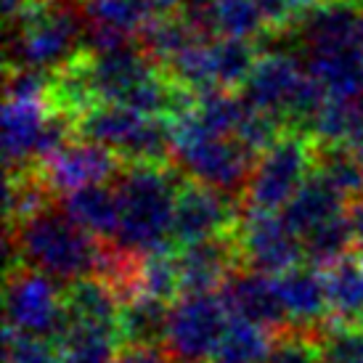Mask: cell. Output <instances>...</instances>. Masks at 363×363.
<instances>
[{
    "instance_id": "cell-1",
    "label": "cell",
    "mask_w": 363,
    "mask_h": 363,
    "mask_svg": "<svg viewBox=\"0 0 363 363\" xmlns=\"http://www.w3.org/2000/svg\"><path fill=\"white\" fill-rule=\"evenodd\" d=\"M9 242L16 244V250L9 244V268L27 265L59 284L96 276L104 255L101 239L91 236L53 202L9 225Z\"/></svg>"
},
{
    "instance_id": "cell-2",
    "label": "cell",
    "mask_w": 363,
    "mask_h": 363,
    "mask_svg": "<svg viewBox=\"0 0 363 363\" xmlns=\"http://www.w3.org/2000/svg\"><path fill=\"white\" fill-rule=\"evenodd\" d=\"M183 172L175 164H125L114 178L120 202V231L114 242L133 255H146L175 247L172 215Z\"/></svg>"
},
{
    "instance_id": "cell-3",
    "label": "cell",
    "mask_w": 363,
    "mask_h": 363,
    "mask_svg": "<svg viewBox=\"0 0 363 363\" xmlns=\"http://www.w3.org/2000/svg\"><path fill=\"white\" fill-rule=\"evenodd\" d=\"M242 96L250 106L279 117L289 130L303 133L329 99L321 82L289 51L260 56L242 85Z\"/></svg>"
},
{
    "instance_id": "cell-4",
    "label": "cell",
    "mask_w": 363,
    "mask_h": 363,
    "mask_svg": "<svg viewBox=\"0 0 363 363\" xmlns=\"http://www.w3.org/2000/svg\"><path fill=\"white\" fill-rule=\"evenodd\" d=\"M315 167V141L303 130H286L257 154L242 194L244 212H281Z\"/></svg>"
},
{
    "instance_id": "cell-5",
    "label": "cell",
    "mask_w": 363,
    "mask_h": 363,
    "mask_svg": "<svg viewBox=\"0 0 363 363\" xmlns=\"http://www.w3.org/2000/svg\"><path fill=\"white\" fill-rule=\"evenodd\" d=\"M172 130H175L172 164L186 178L218 189L228 196H242L257 162V154L252 149H247L242 141L228 135H204L175 122Z\"/></svg>"
},
{
    "instance_id": "cell-6",
    "label": "cell",
    "mask_w": 363,
    "mask_h": 363,
    "mask_svg": "<svg viewBox=\"0 0 363 363\" xmlns=\"http://www.w3.org/2000/svg\"><path fill=\"white\" fill-rule=\"evenodd\" d=\"M231 313L220 294H183L170 308L164 350L178 363H212Z\"/></svg>"
},
{
    "instance_id": "cell-7",
    "label": "cell",
    "mask_w": 363,
    "mask_h": 363,
    "mask_svg": "<svg viewBox=\"0 0 363 363\" xmlns=\"http://www.w3.org/2000/svg\"><path fill=\"white\" fill-rule=\"evenodd\" d=\"M6 329L45 337L59 345L61 334L67 329V313H64V297L51 276L27 265L9 268Z\"/></svg>"
},
{
    "instance_id": "cell-8",
    "label": "cell",
    "mask_w": 363,
    "mask_h": 363,
    "mask_svg": "<svg viewBox=\"0 0 363 363\" xmlns=\"http://www.w3.org/2000/svg\"><path fill=\"white\" fill-rule=\"evenodd\" d=\"M239 223L242 220L233 196L210 189L204 183L183 181L172 215V244L186 247V244L207 242L236 231Z\"/></svg>"
},
{
    "instance_id": "cell-9",
    "label": "cell",
    "mask_w": 363,
    "mask_h": 363,
    "mask_svg": "<svg viewBox=\"0 0 363 363\" xmlns=\"http://www.w3.org/2000/svg\"><path fill=\"white\" fill-rule=\"evenodd\" d=\"M35 167L56 196V194H69L85 186L114 181L125 167V162L101 143L74 135L64 146H59L51 157L38 162Z\"/></svg>"
},
{
    "instance_id": "cell-10",
    "label": "cell",
    "mask_w": 363,
    "mask_h": 363,
    "mask_svg": "<svg viewBox=\"0 0 363 363\" xmlns=\"http://www.w3.org/2000/svg\"><path fill=\"white\" fill-rule=\"evenodd\" d=\"M236 242L244 268L268 276H281L305 260L300 236L276 212H244V220L236 228Z\"/></svg>"
},
{
    "instance_id": "cell-11",
    "label": "cell",
    "mask_w": 363,
    "mask_h": 363,
    "mask_svg": "<svg viewBox=\"0 0 363 363\" xmlns=\"http://www.w3.org/2000/svg\"><path fill=\"white\" fill-rule=\"evenodd\" d=\"M220 297L233 318L257 323L271 334L289 329V315L284 311L279 284L273 276L252 268L233 271L220 286Z\"/></svg>"
},
{
    "instance_id": "cell-12",
    "label": "cell",
    "mask_w": 363,
    "mask_h": 363,
    "mask_svg": "<svg viewBox=\"0 0 363 363\" xmlns=\"http://www.w3.org/2000/svg\"><path fill=\"white\" fill-rule=\"evenodd\" d=\"M175 255H178V271H181V297L212 292L244 265L236 231L207 239V242L175 247Z\"/></svg>"
},
{
    "instance_id": "cell-13",
    "label": "cell",
    "mask_w": 363,
    "mask_h": 363,
    "mask_svg": "<svg viewBox=\"0 0 363 363\" xmlns=\"http://www.w3.org/2000/svg\"><path fill=\"white\" fill-rule=\"evenodd\" d=\"M284 311L289 315L292 329L321 334L329 326V294H326V276L318 273L308 262H300L281 276H276Z\"/></svg>"
},
{
    "instance_id": "cell-14",
    "label": "cell",
    "mask_w": 363,
    "mask_h": 363,
    "mask_svg": "<svg viewBox=\"0 0 363 363\" xmlns=\"http://www.w3.org/2000/svg\"><path fill=\"white\" fill-rule=\"evenodd\" d=\"M305 67L329 96L337 99L363 96V56L358 48V35L345 40L308 45Z\"/></svg>"
},
{
    "instance_id": "cell-15",
    "label": "cell",
    "mask_w": 363,
    "mask_h": 363,
    "mask_svg": "<svg viewBox=\"0 0 363 363\" xmlns=\"http://www.w3.org/2000/svg\"><path fill=\"white\" fill-rule=\"evenodd\" d=\"M146 120L149 117H143L135 109L122 106V104H96L93 109L82 114L80 120H74L72 128H74L77 138L101 143L125 162L133 143L138 141Z\"/></svg>"
},
{
    "instance_id": "cell-16",
    "label": "cell",
    "mask_w": 363,
    "mask_h": 363,
    "mask_svg": "<svg viewBox=\"0 0 363 363\" xmlns=\"http://www.w3.org/2000/svg\"><path fill=\"white\" fill-rule=\"evenodd\" d=\"M61 297H64L67 323L101 326V329H114L117 332L122 300L104 279H99V276L77 279V281L67 284L61 289Z\"/></svg>"
},
{
    "instance_id": "cell-17",
    "label": "cell",
    "mask_w": 363,
    "mask_h": 363,
    "mask_svg": "<svg viewBox=\"0 0 363 363\" xmlns=\"http://www.w3.org/2000/svg\"><path fill=\"white\" fill-rule=\"evenodd\" d=\"M59 207L96 239H101V242L117 239V231H120V202H117L114 186L96 183V186H85V189L64 194Z\"/></svg>"
},
{
    "instance_id": "cell-18",
    "label": "cell",
    "mask_w": 363,
    "mask_h": 363,
    "mask_svg": "<svg viewBox=\"0 0 363 363\" xmlns=\"http://www.w3.org/2000/svg\"><path fill=\"white\" fill-rule=\"evenodd\" d=\"M170 308L172 303L152 294H135L133 300L122 303L117 321L120 347H164Z\"/></svg>"
},
{
    "instance_id": "cell-19",
    "label": "cell",
    "mask_w": 363,
    "mask_h": 363,
    "mask_svg": "<svg viewBox=\"0 0 363 363\" xmlns=\"http://www.w3.org/2000/svg\"><path fill=\"white\" fill-rule=\"evenodd\" d=\"M345 202L347 199L332 183H326L318 172H313L303 183V189L292 196V202L281 210V218L297 236H303L315 225L332 220L337 215H345Z\"/></svg>"
},
{
    "instance_id": "cell-20",
    "label": "cell",
    "mask_w": 363,
    "mask_h": 363,
    "mask_svg": "<svg viewBox=\"0 0 363 363\" xmlns=\"http://www.w3.org/2000/svg\"><path fill=\"white\" fill-rule=\"evenodd\" d=\"M329 326H363V260L342 257L326 268Z\"/></svg>"
},
{
    "instance_id": "cell-21",
    "label": "cell",
    "mask_w": 363,
    "mask_h": 363,
    "mask_svg": "<svg viewBox=\"0 0 363 363\" xmlns=\"http://www.w3.org/2000/svg\"><path fill=\"white\" fill-rule=\"evenodd\" d=\"M363 133V96L337 99L329 96L318 114L308 125V135L318 143H345L353 146Z\"/></svg>"
},
{
    "instance_id": "cell-22",
    "label": "cell",
    "mask_w": 363,
    "mask_h": 363,
    "mask_svg": "<svg viewBox=\"0 0 363 363\" xmlns=\"http://www.w3.org/2000/svg\"><path fill=\"white\" fill-rule=\"evenodd\" d=\"M207 56H210L212 88H225V91L242 88L260 59L255 40L223 38V35L218 40H207Z\"/></svg>"
},
{
    "instance_id": "cell-23",
    "label": "cell",
    "mask_w": 363,
    "mask_h": 363,
    "mask_svg": "<svg viewBox=\"0 0 363 363\" xmlns=\"http://www.w3.org/2000/svg\"><path fill=\"white\" fill-rule=\"evenodd\" d=\"M323 181L332 183L347 202L363 196V160L353 146L345 143H318L315 141V167Z\"/></svg>"
},
{
    "instance_id": "cell-24",
    "label": "cell",
    "mask_w": 363,
    "mask_h": 363,
    "mask_svg": "<svg viewBox=\"0 0 363 363\" xmlns=\"http://www.w3.org/2000/svg\"><path fill=\"white\" fill-rule=\"evenodd\" d=\"M210 35L257 40L268 38V24L262 19L257 0H212L207 11Z\"/></svg>"
},
{
    "instance_id": "cell-25",
    "label": "cell",
    "mask_w": 363,
    "mask_h": 363,
    "mask_svg": "<svg viewBox=\"0 0 363 363\" xmlns=\"http://www.w3.org/2000/svg\"><path fill=\"white\" fill-rule=\"evenodd\" d=\"M303 242V257L313 268H332L334 262L347 257V250H353V223L350 215H337L332 220L321 223L300 236Z\"/></svg>"
},
{
    "instance_id": "cell-26",
    "label": "cell",
    "mask_w": 363,
    "mask_h": 363,
    "mask_svg": "<svg viewBox=\"0 0 363 363\" xmlns=\"http://www.w3.org/2000/svg\"><path fill=\"white\" fill-rule=\"evenodd\" d=\"M271 342L273 334L268 329L231 315V323L223 334L212 363H265Z\"/></svg>"
},
{
    "instance_id": "cell-27",
    "label": "cell",
    "mask_w": 363,
    "mask_h": 363,
    "mask_svg": "<svg viewBox=\"0 0 363 363\" xmlns=\"http://www.w3.org/2000/svg\"><path fill=\"white\" fill-rule=\"evenodd\" d=\"M141 294H152V297H160L167 303H175L181 297V271H178L175 247L143 257Z\"/></svg>"
},
{
    "instance_id": "cell-28",
    "label": "cell",
    "mask_w": 363,
    "mask_h": 363,
    "mask_svg": "<svg viewBox=\"0 0 363 363\" xmlns=\"http://www.w3.org/2000/svg\"><path fill=\"white\" fill-rule=\"evenodd\" d=\"M321 334L292 326L273 334L265 363H321Z\"/></svg>"
},
{
    "instance_id": "cell-29",
    "label": "cell",
    "mask_w": 363,
    "mask_h": 363,
    "mask_svg": "<svg viewBox=\"0 0 363 363\" xmlns=\"http://www.w3.org/2000/svg\"><path fill=\"white\" fill-rule=\"evenodd\" d=\"M321 363H363V326H326Z\"/></svg>"
},
{
    "instance_id": "cell-30",
    "label": "cell",
    "mask_w": 363,
    "mask_h": 363,
    "mask_svg": "<svg viewBox=\"0 0 363 363\" xmlns=\"http://www.w3.org/2000/svg\"><path fill=\"white\" fill-rule=\"evenodd\" d=\"M59 345L53 340L6 329V363H59Z\"/></svg>"
},
{
    "instance_id": "cell-31",
    "label": "cell",
    "mask_w": 363,
    "mask_h": 363,
    "mask_svg": "<svg viewBox=\"0 0 363 363\" xmlns=\"http://www.w3.org/2000/svg\"><path fill=\"white\" fill-rule=\"evenodd\" d=\"M111 363H178L164 347H120Z\"/></svg>"
},
{
    "instance_id": "cell-32",
    "label": "cell",
    "mask_w": 363,
    "mask_h": 363,
    "mask_svg": "<svg viewBox=\"0 0 363 363\" xmlns=\"http://www.w3.org/2000/svg\"><path fill=\"white\" fill-rule=\"evenodd\" d=\"M350 223H353V250L363 260V196L350 202Z\"/></svg>"
},
{
    "instance_id": "cell-33",
    "label": "cell",
    "mask_w": 363,
    "mask_h": 363,
    "mask_svg": "<svg viewBox=\"0 0 363 363\" xmlns=\"http://www.w3.org/2000/svg\"><path fill=\"white\" fill-rule=\"evenodd\" d=\"M353 149H355V154H358V157L363 160V133L358 135V141L353 143Z\"/></svg>"
},
{
    "instance_id": "cell-34",
    "label": "cell",
    "mask_w": 363,
    "mask_h": 363,
    "mask_svg": "<svg viewBox=\"0 0 363 363\" xmlns=\"http://www.w3.org/2000/svg\"><path fill=\"white\" fill-rule=\"evenodd\" d=\"M353 3H355V6H361V9H363V0H353Z\"/></svg>"
},
{
    "instance_id": "cell-35",
    "label": "cell",
    "mask_w": 363,
    "mask_h": 363,
    "mask_svg": "<svg viewBox=\"0 0 363 363\" xmlns=\"http://www.w3.org/2000/svg\"><path fill=\"white\" fill-rule=\"evenodd\" d=\"M59 363H67V361H61V358H59Z\"/></svg>"
}]
</instances>
